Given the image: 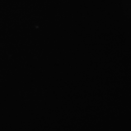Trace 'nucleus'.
I'll return each instance as SVG.
<instances>
[]
</instances>
